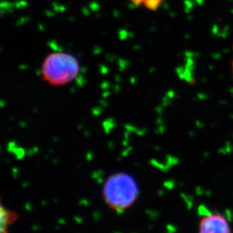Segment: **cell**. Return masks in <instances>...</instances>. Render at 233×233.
<instances>
[{"label":"cell","instance_id":"obj_1","mask_svg":"<svg viewBox=\"0 0 233 233\" xmlns=\"http://www.w3.org/2000/svg\"><path fill=\"white\" fill-rule=\"evenodd\" d=\"M139 196L137 183L131 175L116 173L104 182L103 197L111 209L121 212L130 208Z\"/></svg>","mask_w":233,"mask_h":233},{"label":"cell","instance_id":"obj_2","mask_svg":"<svg viewBox=\"0 0 233 233\" xmlns=\"http://www.w3.org/2000/svg\"><path fill=\"white\" fill-rule=\"evenodd\" d=\"M80 71L77 58L67 52H53L42 63V79L54 86H65L78 76Z\"/></svg>","mask_w":233,"mask_h":233},{"label":"cell","instance_id":"obj_3","mask_svg":"<svg viewBox=\"0 0 233 233\" xmlns=\"http://www.w3.org/2000/svg\"><path fill=\"white\" fill-rule=\"evenodd\" d=\"M232 232L230 224L223 215L220 213H208L201 219L199 232L201 233H229Z\"/></svg>","mask_w":233,"mask_h":233},{"label":"cell","instance_id":"obj_4","mask_svg":"<svg viewBox=\"0 0 233 233\" xmlns=\"http://www.w3.org/2000/svg\"><path fill=\"white\" fill-rule=\"evenodd\" d=\"M17 218V214L11 210H4V208H1V229L2 232L5 226L10 225Z\"/></svg>","mask_w":233,"mask_h":233},{"label":"cell","instance_id":"obj_5","mask_svg":"<svg viewBox=\"0 0 233 233\" xmlns=\"http://www.w3.org/2000/svg\"><path fill=\"white\" fill-rule=\"evenodd\" d=\"M163 2V0H145L143 5L149 10H156Z\"/></svg>","mask_w":233,"mask_h":233},{"label":"cell","instance_id":"obj_6","mask_svg":"<svg viewBox=\"0 0 233 233\" xmlns=\"http://www.w3.org/2000/svg\"><path fill=\"white\" fill-rule=\"evenodd\" d=\"M232 75H233V60H232Z\"/></svg>","mask_w":233,"mask_h":233}]
</instances>
